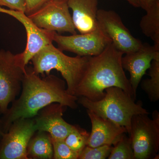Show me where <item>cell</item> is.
Returning <instances> with one entry per match:
<instances>
[{
	"mask_svg": "<svg viewBox=\"0 0 159 159\" xmlns=\"http://www.w3.org/2000/svg\"><path fill=\"white\" fill-rule=\"evenodd\" d=\"M77 100L78 97L69 93L64 80L50 74L41 78L32 67L26 66L20 96L0 118L3 132H7L16 120L34 118L40 110L54 102L76 109Z\"/></svg>",
	"mask_w": 159,
	"mask_h": 159,
	"instance_id": "6da1fadb",
	"label": "cell"
},
{
	"mask_svg": "<svg viewBox=\"0 0 159 159\" xmlns=\"http://www.w3.org/2000/svg\"><path fill=\"white\" fill-rule=\"evenodd\" d=\"M123 55L111 43L99 55L89 57L86 69L75 96L98 101L105 96L106 89L116 87L122 89L136 100L137 96L122 67Z\"/></svg>",
	"mask_w": 159,
	"mask_h": 159,
	"instance_id": "7a4b0ae2",
	"label": "cell"
},
{
	"mask_svg": "<svg viewBox=\"0 0 159 159\" xmlns=\"http://www.w3.org/2000/svg\"><path fill=\"white\" fill-rule=\"evenodd\" d=\"M105 92L104 97L98 101H91L80 97L77 102L99 116L125 127L129 135L133 117L148 115L149 112L143 107L142 102H135V100L120 88H109L106 89Z\"/></svg>",
	"mask_w": 159,
	"mask_h": 159,
	"instance_id": "3957f363",
	"label": "cell"
},
{
	"mask_svg": "<svg viewBox=\"0 0 159 159\" xmlns=\"http://www.w3.org/2000/svg\"><path fill=\"white\" fill-rule=\"evenodd\" d=\"M89 57H70L54 46L52 43L44 47L31 61L36 74L48 75L52 70L59 72L66 80L69 93L75 96V91L82 79Z\"/></svg>",
	"mask_w": 159,
	"mask_h": 159,
	"instance_id": "277c9868",
	"label": "cell"
},
{
	"mask_svg": "<svg viewBox=\"0 0 159 159\" xmlns=\"http://www.w3.org/2000/svg\"><path fill=\"white\" fill-rule=\"evenodd\" d=\"M147 114L133 117L129 135L135 159H156L159 156V113L154 111L152 119Z\"/></svg>",
	"mask_w": 159,
	"mask_h": 159,
	"instance_id": "5b68a950",
	"label": "cell"
},
{
	"mask_svg": "<svg viewBox=\"0 0 159 159\" xmlns=\"http://www.w3.org/2000/svg\"><path fill=\"white\" fill-rule=\"evenodd\" d=\"M25 73L21 53L0 50V114L7 111L19 94Z\"/></svg>",
	"mask_w": 159,
	"mask_h": 159,
	"instance_id": "8992f818",
	"label": "cell"
},
{
	"mask_svg": "<svg viewBox=\"0 0 159 159\" xmlns=\"http://www.w3.org/2000/svg\"><path fill=\"white\" fill-rule=\"evenodd\" d=\"M37 131L34 118L14 121L0 143V159H29L27 147Z\"/></svg>",
	"mask_w": 159,
	"mask_h": 159,
	"instance_id": "52a82bcc",
	"label": "cell"
},
{
	"mask_svg": "<svg viewBox=\"0 0 159 159\" xmlns=\"http://www.w3.org/2000/svg\"><path fill=\"white\" fill-rule=\"evenodd\" d=\"M67 0H50L41 8L27 16L40 29L77 34Z\"/></svg>",
	"mask_w": 159,
	"mask_h": 159,
	"instance_id": "ba28073f",
	"label": "cell"
},
{
	"mask_svg": "<svg viewBox=\"0 0 159 159\" xmlns=\"http://www.w3.org/2000/svg\"><path fill=\"white\" fill-rule=\"evenodd\" d=\"M97 19L98 28L108 36L115 48L123 54L137 51L144 44L132 34L116 11L99 9Z\"/></svg>",
	"mask_w": 159,
	"mask_h": 159,
	"instance_id": "9c48e42d",
	"label": "cell"
},
{
	"mask_svg": "<svg viewBox=\"0 0 159 159\" xmlns=\"http://www.w3.org/2000/svg\"><path fill=\"white\" fill-rule=\"evenodd\" d=\"M53 41L58 48L68 51L81 57H91L99 55L112 43L111 40L99 28L85 34L64 36L55 33Z\"/></svg>",
	"mask_w": 159,
	"mask_h": 159,
	"instance_id": "30bf717a",
	"label": "cell"
},
{
	"mask_svg": "<svg viewBox=\"0 0 159 159\" xmlns=\"http://www.w3.org/2000/svg\"><path fill=\"white\" fill-rule=\"evenodd\" d=\"M0 12L9 15L22 24L27 33V44L21 53L23 64L26 66L32 57L44 47L53 43L55 31L40 29L34 25L25 12L7 9L0 6Z\"/></svg>",
	"mask_w": 159,
	"mask_h": 159,
	"instance_id": "8fae6325",
	"label": "cell"
},
{
	"mask_svg": "<svg viewBox=\"0 0 159 159\" xmlns=\"http://www.w3.org/2000/svg\"><path fill=\"white\" fill-rule=\"evenodd\" d=\"M67 108L66 106L54 102L40 110L34 117L37 131L48 133L54 140H64L74 126L63 118Z\"/></svg>",
	"mask_w": 159,
	"mask_h": 159,
	"instance_id": "7c38bea8",
	"label": "cell"
},
{
	"mask_svg": "<svg viewBox=\"0 0 159 159\" xmlns=\"http://www.w3.org/2000/svg\"><path fill=\"white\" fill-rule=\"evenodd\" d=\"M125 54L122 58V67L130 74L129 82L137 96L138 86L152 61L159 59V49L154 45L144 44L139 50Z\"/></svg>",
	"mask_w": 159,
	"mask_h": 159,
	"instance_id": "4fadbf2b",
	"label": "cell"
},
{
	"mask_svg": "<svg viewBox=\"0 0 159 159\" xmlns=\"http://www.w3.org/2000/svg\"><path fill=\"white\" fill-rule=\"evenodd\" d=\"M92 123L88 146L98 147L103 145L112 146L122 134L127 133L125 127L117 125L108 119H104L87 110Z\"/></svg>",
	"mask_w": 159,
	"mask_h": 159,
	"instance_id": "5bb4252c",
	"label": "cell"
},
{
	"mask_svg": "<svg viewBox=\"0 0 159 159\" xmlns=\"http://www.w3.org/2000/svg\"><path fill=\"white\" fill-rule=\"evenodd\" d=\"M67 2L72 11L74 27L80 34L89 33L98 28L99 0H67Z\"/></svg>",
	"mask_w": 159,
	"mask_h": 159,
	"instance_id": "9a60e30c",
	"label": "cell"
},
{
	"mask_svg": "<svg viewBox=\"0 0 159 159\" xmlns=\"http://www.w3.org/2000/svg\"><path fill=\"white\" fill-rule=\"evenodd\" d=\"M36 133L31 138L27 147L29 159H53V145L50 134L40 131Z\"/></svg>",
	"mask_w": 159,
	"mask_h": 159,
	"instance_id": "2e32d148",
	"label": "cell"
},
{
	"mask_svg": "<svg viewBox=\"0 0 159 159\" xmlns=\"http://www.w3.org/2000/svg\"><path fill=\"white\" fill-rule=\"evenodd\" d=\"M146 14L140 21L142 33L153 42L154 46L159 49V0H156L145 10Z\"/></svg>",
	"mask_w": 159,
	"mask_h": 159,
	"instance_id": "e0dca14e",
	"label": "cell"
},
{
	"mask_svg": "<svg viewBox=\"0 0 159 159\" xmlns=\"http://www.w3.org/2000/svg\"><path fill=\"white\" fill-rule=\"evenodd\" d=\"M148 69L150 78L142 80L141 88L151 102H156L159 99V59L153 60Z\"/></svg>",
	"mask_w": 159,
	"mask_h": 159,
	"instance_id": "ac0fdd59",
	"label": "cell"
},
{
	"mask_svg": "<svg viewBox=\"0 0 159 159\" xmlns=\"http://www.w3.org/2000/svg\"><path fill=\"white\" fill-rule=\"evenodd\" d=\"M89 136V133L84 129L78 125H74L64 141L72 150L80 154L87 145Z\"/></svg>",
	"mask_w": 159,
	"mask_h": 159,
	"instance_id": "d6986e66",
	"label": "cell"
},
{
	"mask_svg": "<svg viewBox=\"0 0 159 159\" xmlns=\"http://www.w3.org/2000/svg\"><path fill=\"white\" fill-rule=\"evenodd\" d=\"M125 134H122L114 144L108 159H135L130 139Z\"/></svg>",
	"mask_w": 159,
	"mask_h": 159,
	"instance_id": "ffe728a7",
	"label": "cell"
},
{
	"mask_svg": "<svg viewBox=\"0 0 159 159\" xmlns=\"http://www.w3.org/2000/svg\"><path fill=\"white\" fill-rule=\"evenodd\" d=\"M112 148L109 145L96 147L87 145L80 153L78 159H105L109 156Z\"/></svg>",
	"mask_w": 159,
	"mask_h": 159,
	"instance_id": "44dd1931",
	"label": "cell"
},
{
	"mask_svg": "<svg viewBox=\"0 0 159 159\" xmlns=\"http://www.w3.org/2000/svg\"><path fill=\"white\" fill-rule=\"evenodd\" d=\"M54 159H78L79 153L72 150L64 140L51 139Z\"/></svg>",
	"mask_w": 159,
	"mask_h": 159,
	"instance_id": "7402d4cb",
	"label": "cell"
},
{
	"mask_svg": "<svg viewBox=\"0 0 159 159\" xmlns=\"http://www.w3.org/2000/svg\"><path fill=\"white\" fill-rule=\"evenodd\" d=\"M0 6H6L11 10L25 12V0H0Z\"/></svg>",
	"mask_w": 159,
	"mask_h": 159,
	"instance_id": "603a6c76",
	"label": "cell"
},
{
	"mask_svg": "<svg viewBox=\"0 0 159 159\" xmlns=\"http://www.w3.org/2000/svg\"><path fill=\"white\" fill-rule=\"evenodd\" d=\"M50 0H25L26 10L25 13L27 16L33 13L41 8Z\"/></svg>",
	"mask_w": 159,
	"mask_h": 159,
	"instance_id": "cb8c5ba5",
	"label": "cell"
},
{
	"mask_svg": "<svg viewBox=\"0 0 159 159\" xmlns=\"http://www.w3.org/2000/svg\"><path fill=\"white\" fill-rule=\"evenodd\" d=\"M140 4V8L144 10L148 9L156 0H138Z\"/></svg>",
	"mask_w": 159,
	"mask_h": 159,
	"instance_id": "d4e9b609",
	"label": "cell"
},
{
	"mask_svg": "<svg viewBox=\"0 0 159 159\" xmlns=\"http://www.w3.org/2000/svg\"><path fill=\"white\" fill-rule=\"evenodd\" d=\"M130 5L135 8H140V4L138 0H125Z\"/></svg>",
	"mask_w": 159,
	"mask_h": 159,
	"instance_id": "484cf974",
	"label": "cell"
},
{
	"mask_svg": "<svg viewBox=\"0 0 159 159\" xmlns=\"http://www.w3.org/2000/svg\"><path fill=\"white\" fill-rule=\"evenodd\" d=\"M5 133L3 132L2 127V124H1V120H0V143H1L2 139L3 134Z\"/></svg>",
	"mask_w": 159,
	"mask_h": 159,
	"instance_id": "4316f807",
	"label": "cell"
}]
</instances>
